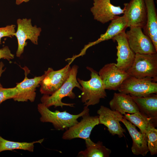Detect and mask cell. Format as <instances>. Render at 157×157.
<instances>
[{
	"mask_svg": "<svg viewBox=\"0 0 157 157\" xmlns=\"http://www.w3.org/2000/svg\"><path fill=\"white\" fill-rule=\"evenodd\" d=\"M130 95L137 104L140 112L156 122L157 94H152L145 96L140 97Z\"/></svg>",
	"mask_w": 157,
	"mask_h": 157,
	"instance_id": "20",
	"label": "cell"
},
{
	"mask_svg": "<svg viewBox=\"0 0 157 157\" xmlns=\"http://www.w3.org/2000/svg\"><path fill=\"white\" fill-rule=\"evenodd\" d=\"M15 26L13 24L8 25L4 27H0V44L1 39L4 37L12 38L14 36L15 31Z\"/></svg>",
	"mask_w": 157,
	"mask_h": 157,
	"instance_id": "26",
	"label": "cell"
},
{
	"mask_svg": "<svg viewBox=\"0 0 157 157\" xmlns=\"http://www.w3.org/2000/svg\"><path fill=\"white\" fill-rule=\"evenodd\" d=\"M98 74L105 89L114 90H118L124 81L129 76L126 71L119 68L114 63L105 65Z\"/></svg>",
	"mask_w": 157,
	"mask_h": 157,
	"instance_id": "11",
	"label": "cell"
},
{
	"mask_svg": "<svg viewBox=\"0 0 157 157\" xmlns=\"http://www.w3.org/2000/svg\"><path fill=\"white\" fill-rule=\"evenodd\" d=\"M86 68L90 72V79L87 81L79 78L77 80L82 87L81 101L84 105L88 107L98 104L101 99L107 97V94L98 73L91 67Z\"/></svg>",
	"mask_w": 157,
	"mask_h": 157,
	"instance_id": "3",
	"label": "cell"
},
{
	"mask_svg": "<svg viewBox=\"0 0 157 157\" xmlns=\"http://www.w3.org/2000/svg\"><path fill=\"white\" fill-rule=\"evenodd\" d=\"M86 149L80 151L78 156L81 157H108L111 153L109 149L104 146L102 142L86 145Z\"/></svg>",
	"mask_w": 157,
	"mask_h": 157,
	"instance_id": "22",
	"label": "cell"
},
{
	"mask_svg": "<svg viewBox=\"0 0 157 157\" xmlns=\"http://www.w3.org/2000/svg\"><path fill=\"white\" fill-rule=\"evenodd\" d=\"M4 64L2 62H0V78L1 76L2 73L4 72L6 68L3 69V67L4 66ZM2 87V85H1L0 82V87Z\"/></svg>",
	"mask_w": 157,
	"mask_h": 157,
	"instance_id": "28",
	"label": "cell"
},
{
	"mask_svg": "<svg viewBox=\"0 0 157 157\" xmlns=\"http://www.w3.org/2000/svg\"><path fill=\"white\" fill-rule=\"evenodd\" d=\"M99 124L104 125L108 128L112 135H117L119 138L124 135L125 130L122 127L120 122L123 115L118 111L101 106L97 111Z\"/></svg>",
	"mask_w": 157,
	"mask_h": 157,
	"instance_id": "13",
	"label": "cell"
},
{
	"mask_svg": "<svg viewBox=\"0 0 157 157\" xmlns=\"http://www.w3.org/2000/svg\"><path fill=\"white\" fill-rule=\"evenodd\" d=\"M18 93V91L16 87L9 88L0 87V104L7 99H13Z\"/></svg>",
	"mask_w": 157,
	"mask_h": 157,
	"instance_id": "25",
	"label": "cell"
},
{
	"mask_svg": "<svg viewBox=\"0 0 157 157\" xmlns=\"http://www.w3.org/2000/svg\"><path fill=\"white\" fill-rule=\"evenodd\" d=\"M17 28L14 36L18 41V48L16 53L17 57H20L27 45V40H29L35 44H38V37L41 31V28L36 25L33 26L30 19L26 18L17 19Z\"/></svg>",
	"mask_w": 157,
	"mask_h": 157,
	"instance_id": "8",
	"label": "cell"
},
{
	"mask_svg": "<svg viewBox=\"0 0 157 157\" xmlns=\"http://www.w3.org/2000/svg\"><path fill=\"white\" fill-rule=\"evenodd\" d=\"M121 122L126 127L132 139L131 149L133 154L136 155L146 156L149 151L146 134L138 131L135 125L124 117Z\"/></svg>",
	"mask_w": 157,
	"mask_h": 157,
	"instance_id": "16",
	"label": "cell"
},
{
	"mask_svg": "<svg viewBox=\"0 0 157 157\" xmlns=\"http://www.w3.org/2000/svg\"><path fill=\"white\" fill-rule=\"evenodd\" d=\"M44 139L31 142H19L9 141L3 138L0 135V152L7 150L19 149L33 152L34 144L36 143H41Z\"/></svg>",
	"mask_w": 157,
	"mask_h": 157,
	"instance_id": "23",
	"label": "cell"
},
{
	"mask_svg": "<svg viewBox=\"0 0 157 157\" xmlns=\"http://www.w3.org/2000/svg\"><path fill=\"white\" fill-rule=\"evenodd\" d=\"M147 21L143 33L150 37L157 50V15L154 0H144Z\"/></svg>",
	"mask_w": 157,
	"mask_h": 157,
	"instance_id": "18",
	"label": "cell"
},
{
	"mask_svg": "<svg viewBox=\"0 0 157 157\" xmlns=\"http://www.w3.org/2000/svg\"><path fill=\"white\" fill-rule=\"evenodd\" d=\"M109 104L111 110L117 111L122 115L140 112L137 104L128 94L115 93Z\"/></svg>",
	"mask_w": 157,
	"mask_h": 157,
	"instance_id": "17",
	"label": "cell"
},
{
	"mask_svg": "<svg viewBox=\"0 0 157 157\" xmlns=\"http://www.w3.org/2000/svg\"><path fill=\"white\" fill-rule=\"evenodd\" d=\"M82 117L80 122L65 132L62 136L63 139L71 140L80 138L85 140V144H90L94 142L90 139V136L93 128L99 124L98 116H91L88 113Z\"/></svg>",
	"mask_w": 157,
	"mask_h": 157,
	"instance_id": "6",
	"label": "cell"
},
{
	"mask_svg": "<svg viewBox=\"0 0 157 157\" xmlns=\"http://www.w3.org/2000/svg\"><path fill=\"white\" fill-rule=\"evenodd\" d=\"M14 57V55L11 53L8 46H5L0 49V59L3 58L9 61Z\"/></svg>",
	"mask_w": 157,
	"mask_h": 157,
	"instance_id": "27",
	"label": "cell"
},
{
	"mask_svg": "<svg viewBox=\"0 0 157 157\" xmlns=\"http://www.w3.org/2000/svg\"><path fill=\"white\" fill-rule=\"evenodd\" d=\"M119 92L135 97L157 94V83L149 78H138L129 76L118 89Z\"/></svg>",
	"mask_w": 157,
	"mask_h": 157,
	"instance_id": "5",
	"label": "cell"
},
{
	"mask_svg": "<svg viewBox=\"0 0 157 157\" xmlns=\"http://www.w3.org/2000/svg\"><path fill=\"white\" fill-rule=\"evenodd\" d=\"M124 15L128 27H145L147 21V9L144 0H131L124 4Z\"/></svg>",
	"mask_w": 157,
	"mask_h": 157,
	"instance_id": "10",
	"label": "cell"
},
{
	"mask_svg": "<svg viewBox=\"0 0 157 157\" xmlns=\"http://www.w3.org/2000/svg\"><path fill=\"white\" fill-rule=\"evenodd\" d=\"M112 39L117 43L116 66L119 68L126 71L133 63L135 53L130 47L125 31L119 33Z\"/></svg>",
	"mask_w": 157,
	"mask_h": 157,
	"instance_id": "12",
	"label": "cell"
},
{
	"mask_svg": "<svg viewBox=\"0 0 157 157\" xmlns=\"http://www.w3.org/2000/svg\"><path fill=\"white\" fill-rule=\"evenodd\" d=\"M69 63L63 68L55 71L49 67L44 72L40 83L42 94L51 95L57 90L68 78L71 67Z\"/></svg>",
	"mask_w": 157,
	"mask_h": 157,
	"instance_id": "7",
	"label": "cell"
},
{
	"mask_svg": "<svg viewBox=\"0 0 157 157\" xmlns=\"http://www.w3.org/2000/svg\"><path fill=\"white\" fill-rule=\"evenodd\" d=\"M129 75L138 78H149L157 81V53H135L131 67L126 71Z\"/></svg>",
	"mask_w": 157,
	"mask_h": 157,
	"instance_id": "4",
	"label": "cell"
},
{
	"mask_svg": "<svg viewBox=\"0 0 157 157\" xmlns=\"http://www.w3.org/2000/svg\"><path fill=\"white\" fill-rule=\"evenodd\" d=\"M30 0H16V3L17 5H19L23 2H26Z\"/></svg>",
	"mask_w": 157,
	"mask_h": 157,
	"instance_id": "29",
	"label": "cell"
},
{
	"mask_svg": "<svg viewBox=\"0 0 157 157\" xmlns=\"http://www.w3.org/2000/svg\"><path fill=\"white\" fill-rule=\"evenodd\" d=\"M38 110L41 117L40 120L43 122L52 123L57 130L63 131L74 125L78 122V119L89 113L88 107L85 106L83 110L77 115L70 114L66 111H52L41 103L38 105Z\"/></svg>",
	"mask_w": 157,
	"mask_h": 157,
	"instance_id": "2",
	"label": "cell"
},
{
	"mask_svg": "<svg viewBox=\"0 0 157 157\" xmlns=\"http://www.w3.org/2000/svg\"><path fill=\"white\" fill-rule=\"evenodd\" d=\"M146 134L149 151L151 155H156L157 153V129L152 128Z\"/></svg>",
	"mask_w": 157,
	"mask_h": 157,
	"instance_id": "24",
	"label": "cell"
},
{
	"mask_svg": "<svg viewBox=\"0 0 157 157\" xmlns=\"http://www.w3.org/2000/svg\"><path fill=\"white\" fill-rule=\"evenodd\" d=\"M108 26L106 32L100 35V37L97 40L89 42L85 46V48L88 49L90 47L101 42L112 39L119 33L125 31L128 27L127 21L125 16H117L113 19Z\"/></svg>",
	"mask_w": 157,
	"mask_h": 157,
	"instance_id": "19",
	"label": "cell"
},
{
	"mask_svg": "<svg viewBox=\"0 0 157 157\" xmlns=\"http://www.w3.org/2000/svg\"><path fill=\"white\" fill-rule=\"evenodd\" d=\"M25 77L21 82L17 83L16 86L18 91L17 96L13 99L18 102H26L29 101H34L36 96V88L40 86V83L44 77L43 74L40 76H35L28 78L27 76L29 71L27 68L24 67Z\"/></svg>",
	"mask_w": 157,
	"mask_h": 157,
	"instance_id": "15",
	"label": "cell"
},
{
	"mask_svg": "<svg viewBox=\"0 0 157 157\" xmlns=\"http://www.w3.org/2000/svg\"><path fill=\"white\" fill-rule=\"evenodd\" d=\"M93 6L90 8L94 19L105 24L111 21L116 16L123 14L124 9L115 6L110 0H93Z\"/></svg>",
	"mask_w": 157,
	"mask_h": 157,
	"instance_id": "14",
	"label": "cell"
},
{
	"mask_svg": "<svg viewBox=\"0 0 157 157\" xmlns=\"http://www.w3.org/2000/svg\"><path fill=\"white\" fill-rule=\"evenodd\" d=\"M142 29L140 27H132L126 32L131 48L135 53H157L151 39L143 33Z\"/></svg>",
	"mask_w": 157,
	"mask_h": 157,
	"instance_id": "9",
	"label": "cell"
},
{
	"mask_svg": "<svg viewBox=\"0 0 157 157\" xmlns=\"http://www.w3.org/2000/svg\"><path fill=\"white\" fill-rule=\"evenodd\" d=\"M78 68L76 65H73L71 67L69 76L66 81L57 90L51 95L43 94L40 99L41 103L48 108L52 106H54L55 108L60 106L63 108L64 106L74 107V104L64 103L62 102V100L66 97L71 99H74L76 96L72 91L74 88L77 87L81 90L82 87L76 78Z\"/></svg>",
	"mask_w": 157,
	"mask_h": 157,
	"instance_id": "1",
	"label": "cell"
},
{
	"mask_svg": "<svg viewBox=\"0 0 157 157\" xmlns=\"http://www.w3.org/2000/svg\"><path fill=\"white\" fill-rule=\"evenodd\" d=\"M124 115V118L137 127L143 133L146 134L150 129L156 127V122L140 112L126 113Z\"/></svg>",
	"mask_w": 157,
	"mask_h": 157,
	"instance_id": "21",
	"label": "cell"
}]
</instances>
